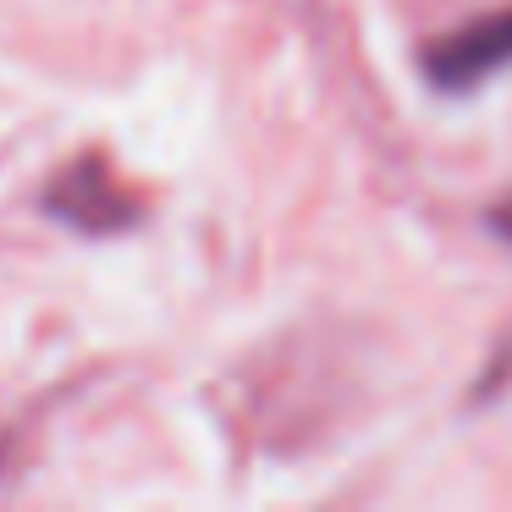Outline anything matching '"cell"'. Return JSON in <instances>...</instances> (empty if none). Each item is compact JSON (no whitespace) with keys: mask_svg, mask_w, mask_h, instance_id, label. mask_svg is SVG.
Instances as JSON below:
<instances>
[{"mask_svg":"<svg viewBox=\"0 0 512 512\" xmlns=\"http://www.w3.org/2000/svg\"><path fill=\"white\" fill-rule=\"evenodd\" d=\"M507 67H512V6L452 28V34H441L424 50V78L446 94L479 89V83H490Z\"/></svg>","mask_w":512,"mask_h":512,"instance_id":"obj_2","label":"cell"},{"mask_svg":"<svg viewBox=\"0 0 512 512\" xmlns=\"http://www.w3.org/2000/svg\"><path fill=\"white\" fill-rule=\"evenodd\" d=\"M45 215L78 237H116L144 221V199L116 177L105 155H78L45 188Z\"/></svg>","mask_w":512,"mask_h":512,"instance_id":"obj_1","label":"cell"},{"mask_svg":"<svg viewBox=\"0 0 512 512\" xmlns=\"http://www.w3.org/2000/svg\"><path fill=\"white\" fill-rule=\"evenodd\" d=\"M490 232L512 248V193H507V199H496V210H490Z\"/></svg>","mask_w":512,"mask_h":512,"instance_id":"obj_3","label":"cell"}]
</instances>
